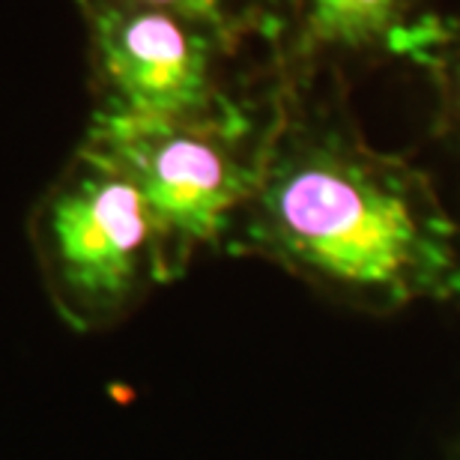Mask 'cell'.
I'll use <instances>...</instances> for the list:
<instances>
[{
	"instance_id": "cell-1",
	"label": "cell",
	"mask_w": 460,
	"mask_h": 460,
	"mask_svg": "<svg viewBox=\"0 0 460 460\" xmlns=\"http://www.w3.org/2000/svg\"><path fill=\"white\" fill-rule=\"evenodd\" d=\"M225 248L374 317L460 299V225L437 186L317 84H275L261 177Z\"/></svg>"
},
{
	"instance_id": "cell-2",
	"label": "cell",
	"mask_w": 460,
	"mask_h": 460,
	"mask_svg": "<svg viewBox=\"0 0 460 460\" xmlns=\"http://www.w3.org/2000/svg\"><path fill=\"white\" fill-rule=\"evenodd\" d=\"M31 243L54 311L78 332L117 326L173 281L144 195L117 164L81 144L33 207Z\"/></svg>"
},
{
	"instance_id": "cell-3",
	"label": "cell",
	"mask_w": 460,
	"mask_h": 460,
	"mask_svg": "<svg viewBox=\"0 0 460 460\" xmlns=\"http://www.w3.org/2000/svg\"><path fill=\"white\" fill-rule=\"evenodd\" d=\"M90 36L96 123L261 126L272 114L236 90L243 40L123 0H78Z\"/></svg>"
},
{
	"instance_id": "cell-4",
	"label": "cell",
	"mask_w": 460,
	"mask_h": 460,
	"mask_svg": "<svg viewBox=\"0 0 460 460\" xmlns=\"http://www.w3.org/2000/svg\"><path fill=\"white\" fill-rule=\"evenodd\" d=\"M272 114L261 126H117L90 119L81 146L117 164L162 230L173 281L230 222L261 177Z\"/></svg>"
},
{
	"instance_id": "cell-5",
	"label": "cell",
	"mask_w": 460,
	"mask_h": 460,
	"mask_svg": "<svg viewBox=\"0 0 460 460\" xmlns=\"http://www.w3.org/2000/svg\"><path fill=\"white\" fill-rule=\"evenodd\" d=\"M430 18L421 0H293L272 42L275 84H317L347 63L407 60Z\"/></svg>"
},
{
	"instance_id": "cell-6",
	"label": "cell",
	"mask_w": 460,
	"mask_h": 460,
	"mask_svg": "<svg viewBox=\"0 0 460 460\" xmlns=\"http://www.w3.org/2000/svg\"><path fill=\"white\" fill-rule=\"evenodd\" d=\"M407 60L416 63L434 87V132L460 153V15L434 13Z\"/></svg>"
},
{
	"instance_id": "cell-7",
	"label": "cell",
	"mask_w": 460,
	"mask_h": 460,
	"mask_svg": "<svg viewBox=\"0 0 460 460\" xmlns=\"http://www.w3.org/2000/svg\"><path fill=\"white\" fill-rule=\"evenodd\" d=\"M123 4H135V6L180 15V18H186V22L216 27V31L236 36V40H245L248 36V31L243 27V22H239V15L230 0H123Z\"/></svg>"
},
{
	"instance_id": "cell-8",
	"label": "cell",
	"mask_w": 460,
	"mask_h": 460,
	"mask_svg": "<svg viewBox=\"0 0 460 460\" xmlns=\"http://www.w3.org/2000/svg\"><path fill=\"white\" fill-rule=\"evenodd\" d=\"M239 15V22L248 31V36L257 33L266 42H275V36L281 33L293 0H230Z\"/></svg>"
},
{
	"instance_id": "cell-9",
	"label": "cell",
	"mask_w": 460,
	"mask_h": 460,
	"mask_svg": "<svg viewBox=\"0 0 460 460\" xmlns=\"http://www.w3.org/2000/svg\"><path fill=\"white\" fill-rule=\"evenodd\" d=\"M455 460H460V448H457V455H455Z\"/></svg>"
}]
</instances>
